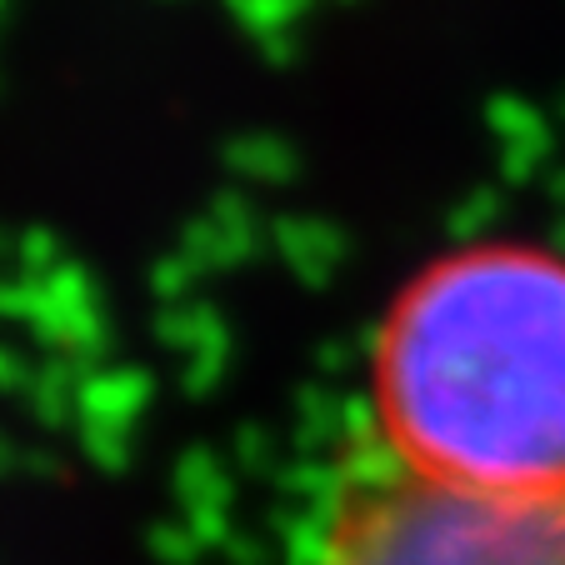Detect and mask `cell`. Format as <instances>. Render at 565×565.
Listing matches in <instances>:
<instances>
[{
  "instance_id": "1",
  "label": "cell",
  "mask_w": 565,
  "mask_h": 565,
  "mask_svg": "<svg viewBox=\"0 0 565 565\" xmlns=\"http://www.w3.org/2000/svg\"><path fill=\"white\" fill-rule=\"evenodd\" d=\"M375 420L440 491L565 495V260L495 241L420 270L375 335Z\"/></svg>"
},
{
  "instance_id": "2",
  "label": "cell",
  "mask_w": 565,
  "mask_h": 565,
  "mask_svg": "<svg viewBox=\"0 0 565 565\" xmlns=\"http://www.w3.org/2000/svg\"><path fill=\"white\" fill-rule=\"evenodd\" d=\"M320 565H565V495L440 491L375 450L341 491Z\"/></svg>"
}]
</instances>
